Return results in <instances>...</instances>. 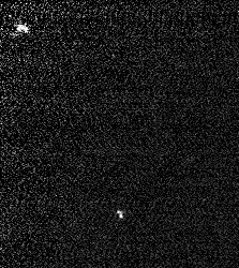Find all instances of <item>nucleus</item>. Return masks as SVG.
<instances>
[]
</instances>
